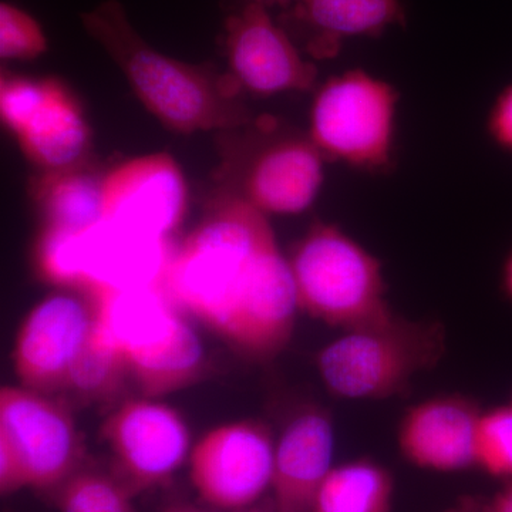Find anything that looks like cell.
<instances>
[{"label":"cell","mask_w":512,"mask_h":512,"mask_svg":"<svg viewBox=\"0 0 512 512\" xmlns=\"http://www.w3.org/2000/svg\"><path fill=\"white\" fill-rule=\"evenodd\" d=\"M56 490L60 512H138L124 481L96 471L77 470Z\"/></svg>","instance_id":"23"},{"label":"cell","mask_w":512,"mask_h":512,"mask_svg":"<svg viewBox=\"0 0 512 512\" xmlns=\"http://www.w3.org/2000/svg\"><path fill=\"white\" fill-rule=\"evenodd\" d=\"M446 329L439 320L390 318L342 335L316 356V369L330 394L345 400L402 396L413 377L439 365Z\"/></svg>","instance_id":"3"},{"label":"cell","mask_w":512,"mask_h":512,"mask_svg":"<svg viewBox=\"0 0 512 512\" xmlns=\"http://www.w3.org/2000/svg\"><path fill=\"white\" fill-rule=\"evenodd\" d=\"M163 288L247 355L268 359L292 338L299 306L291 266L247 200L224 202L175 248Z\"/></svg>","instance_id":"1"},{"label":"cell","mask_w":512,"mask_h":512,"mask_svg":"<svg viewBox=\"0 0 512 512\" xmlns=\"http://www.w3.org/2000/svg\"><path fill=\"white\" fill-rule=\"evenodd\" d=\"M93 326V305L76 296L60 293L36 305L20 325L13 349L22 386L47 396L62 393Z\"/></svg>","instance_id":"10"},{"label":"cell","mask_w":512,"mask_h":512,"mask_svg":"<svg viewBox=\"0 0 512 512\" xmlns=\"http://www.w3.org/2000/svg\"><path fill=\"white\" fill-rule=\"evenodd\" d=\"M90 296L101 332L127 360L167 339L181 318L180 308L163 286L101 291Z\"/></svg>","instance_id":"17"},{"label":"cell","mask_w":512,"mask_h":512,"mask_svg":"<svg viewBox=\"0 0 512 512\" xmlns=\"http://www.w3.org/2000/svg\"><path fill=\"white\" fill-rule=\"evenodd\" d=\"M335 429L329 412L305 407L275 444L271 490L278 512H312L316 494L332 470Z\"/></svg>","instance_id":"14"},{"label":"cell","mask_w":512,"mask_h":512,"mask_svg":"<svg viewBox=\"0 0 512 512\" xmlns=\"http://www.w3.org/2000/svg\"><path fill=\"white\" fill-rule=\"evenodd\" d=\"M225 47L231 79L239 89L274 96L305 92L316 80V67L302 59L288 35L269 18L265 6L248 2L227 20Z\"/></svg>","instance_id":"11"},{"label":"cell","mask_w":512,"mask_h":512,"mask_svg":"<svg viewBox=\"0 0 512 512\" xmlns=\"http://www.w3.org/2000/svg\"><path fill=\"white\" fill-rule=\"evenodd\" d=\"M501 286H503L505 296L512 302V249L504 262Z\"/></svg>","instance_id":"28"},{"label":"cell","mask_w":512,"mask_h":512,"mask_svg":"<svg viewBox=\"0 0 512 512\" xmlns=\"http://www.w3.org/2000/svg\"><path fill=\"white\" fill-rule=\"evenodd\" d=\"M103 181L79 167L47 173L36 194L45 229L82 232L103 220Z\"/></svg>","instance_id":"20"},{"label":"cell","mask_w":512,"mask_h":512,"mask_svg":"<svg viewBox=\"0 0 512 512\" xmlns=\"http://www.w3.org/2000/svg\"><path fill=\"white\" fill-rule=\"evenodd\" d=\"M248 2L258 3L266 8L268 5H279V3L295 2V0H248Z\"/></svg>","instance_id":"31"},{"label":"cell","mask_w":512,"mask_h":512,"mask_svg":"<svg viewBox=\"0 0 512 512\" xmlns=\"http://www.w3.org/2000/svg\"><path fill=\"white\" fill-rule=\"evenodd\" d=\"M274 458V439L265 424L254 420L222 424L191 448V483L211 507L241 510L271 488Z\"/></svg>","instance_id":"8"},{"label":"cell","mask_w":512,"mask_h":512,"mask_svg":"<svg viewBox=\"0 0 512 512\" xmlns=\"http://www.w3.org/2000/svg\"><path fill=\"white\" fill-rule=\"evenodd\" d=\"M47 40L39 22L18 6L0 5V56L33 59L45 53Z\"/></svg>","instance_id":"25"},{"label":"cell","mask_w":512,"mask_h":512,"mask_svg":"<svg viewBox=\"0 0 512 512\" xmlns=\"http://www.w3.org/2000/svg\"><path fill=\"white\" fill-rule=\"evenodd\" d=\"M161 512H202L197 510V508L185 507V505H174V507L165 508V510Z\"/></svg>","instance_id":"30"},{"label":"cell","mask_w":512,"mask_h":512,"mask_svg":"<svg viewBox=\"0 0 512 512\" xmlns=\"http://www.w3.org/2000/svg\"><path fill=\"white\" fill-rule=\"evenodd\" d=\"M484 512H512V480L507 481L490 501L484 503Z\"/></svg>","instance_id":"27"},{"label":"cell","mask_w":512,"mask_h":512,"mask_svg":"<svg viewBox=\"0 0 512 512\" xmlns=\"http://www.w3.org/2000/svg\"><path fill=\"white\" fill-rule=\"evenodd\" d=\"M446 512H484V504L477 503L476 500H466Z\"/></svg>","instance_id":"29"},{"label":"cell","mask_w":512,"mask_h":512,"mask_svg":"<svg viewBox=\"0 0 512 512\" xmlns=\"http://www.w3.org/2000/svg\"><path fill=\"white\" fill-rule=\"evenodd\" d=\"M12 133L26 156L47 173L77 167L90 144L82 110L56 80H43L36 103Z\"/></svg>","instance_id":"16"},{"label":"cell","mask_w":512,"mask_h":512,"mask_svg":"<svg viewBox=\"0 0 512 512\" xmlns=\"http://www.w3.org/2000/svg\"><path fill=\"white\" fill-rule=\"evenodd\" d=\"M204 366L201 340L183 316L167 339L128 359L130 375L146 397H160L187 387L200 377Z\"/></svg>","instance_id":"19"},{"label":"cell","mask_w":512,"mask_h":512,"mask_svg":"<svg viewBox=\"0 0 512 512\" xmlns=\"http://www.w3.org/2000/svg\"><path fill=\"white\" fill-rule=\"evenodd\" d=\"M510 404H511V406H512V397H511V403H510Z\"/></svg>","instance_id":"32"},{"label":"cell","mask_w":512,"mask_h":512,"mask_svg":"<svg viewBox=\"0 0 512 512\" xmlns=\"http://www.w3.org/2000/svg\"><path fill=\"white\" fill-rule=\"evenodd\" d=\"M487 131L497 147L512 154V83L495 99L488 114Z\"/></svg>","instance_id":"26"},{"label":"cell","mask_w":512,"mask_h":512,"mask_svg":"<svg viewBox=\"0 0 512 512\" xmlns=\"http://www.w3.org/2000/svg\"><path fill=\"white\" fill-rule=\"evenodd\" d=\"M130 375L126 357L101 332L94 319L92 335L77 357L62 393L80 402H97L119 393Z\"/></svg>","instance_id":"22"},{"label":"cell","mask_w":512,"mask_h":512,"mask_svg":"<svg viewBox=\"0 0 512 512\" xmlns=\"http://www.w3.org/2000/svg\"><path fill=\"white\" fill-rule=\"evenodd\" d=\"M480 404L464 394H441L409 407L397 429L404 460L433 473L476 468L474 443Z\"/></svg>","instance_id":"13"},{"label":"cell","mask_w":512,"mask_h":512,"mask_svg":"<svg viewBox=\"0 0 512 512\" xmlns=\"http://www.w3.org/2000/svg\"><path fill=\"white\" fill-rule=\"evenodd\" d=\"M87 33L104 47L127 77L141 103L178 133L215 130L247 123L234 80L217 79L197 66L153 49L116 0L83 15Z\"/></svg>","instance_id":"2"},{"label":"cell","mask_w":512,"mask_h":512,"mask_svg":"<svg viewBox=\"0 0 512 512\" xmlns=\"http://www.w3.org/2000/svg\"><path fill=\"white\" fill-rule=\"evenodd\" d=\"M474 464L487 476L512 480V406L483 410L478 420Z\"/></svg>","instance_id":"24"},{"label":"cell","mask_w":512,"mask_h":512,"mask_svg":"<svg viewBox=\"0 0 512 512\" xmlns=\"http://www.w3.org/2000/svg\"><path fill=\"white\" fill-rule=\"evenodd\" d=\"M293 18L311 32L309 49L318 57L335 56L348 37H376L404 25L400 0H295Z\"/></svg>","instance_id":"18"},{"label":"cell","mask_w":512,"mask_h":512,"mask_svg":"<svg viewBox=\"0 0 512 512\" xmlns=\"http://www.w3.org/2000/svg\"><path fill=\"white\" fill-rule=\"evenodd\" d=\"M393 474L372 458H356L330 470L312 512H392Z\"/></svg>","instance_id":"21"},{"label":"cell","mask_w":512,"mask_h":512,"mask_svg":"<svg viewBox=\"0 0 512 512\" xmlns=\"http://www.w3.org/2000/svg\"><path fill=\"white\" fill-rule=\"evenodd\" d=\"M288 261L299 309L313 319L349 330L393 315L382 262L335 225L313 224Z\"/></svg>","instance_id":"4"},{"label":"cell","mask_w":512,"mask_h":512,"mask_svg":"<svg viewBox=\"0 0 512 512\" xmlns=\"http://www.w3.org/2000/svg\"><path fill=\"white\" fill-rule=\"evenodd\" d=\"M396 90L352 70L320 87L311 111V140L323 157L383 171L392 165Z\"/></svg>","instance_id":"7"},{"label":"cell","mask_w":512,"mask_h":512,"mask_svg":"<svg viewBox=\"0 0 512 512\" xmlns=\"http://www.w3.org/2000/svg\"><path fill=\"white\" fill-rule=\"evenodd\" d=\"M104 220L170 238L187 211V184L168 154L133 158L103 181Z\"/></svg>","instance_id":"12"},{"label":"cell","mask_w":512,"mask_h":512,"mask_svg":"<svg viewBox=\"0 0 512 512\" xmlns=\"http://www.w3.org/2000/svg\"><path fill=\"white\" fill-rule=\"evenodd\" d=\"M322 183L323 156L311 138H284L255 158L245 181V200L262 214H301Z\"/></svg>","instance_id":"15"},{"label":"cell","mask_w":512,"mask_h":512,"mask_svg":"<svg viewBox=\"0 0 512 512\" xmlns=\"http://www.w3.org/2000/svg\"><path fill=\"white\" fill-rule=\"evenodd\" d=\"M101 436L120 480L134 494L168 480L191 453V434L181 414L147 399L121 402L104 421Z\"/></svg>","instance_id":"9"},{"label":"cell","mask_w":512,"mask_h":512,"mask_svg":"<svg viewBox=\"0 0 512 512\" xmlns=\"http://www.w3.org/2000/svg\"><path fill=\"white\" fill-rule=\"evenodd\" d=\"M170 238L101 220L82 232L45 229L37 247L40 275L92 293L161 286L173 259Z\"/></svg>","instance_id":"5"},{"label":"cell","mask_w":512,"mask_h":512,"mask_svg":"<svg viewBox=\"0 0 512 512\" xmlns=\"http://www.w3.org/2000/svg\"><path fill=\"white\" fill-rule=\"evenodd\" d=\"M83 443L63 403L23 386L0 390V490H49L79 470Z\"/></svg>","instance_id":"6"}]
</instances>
